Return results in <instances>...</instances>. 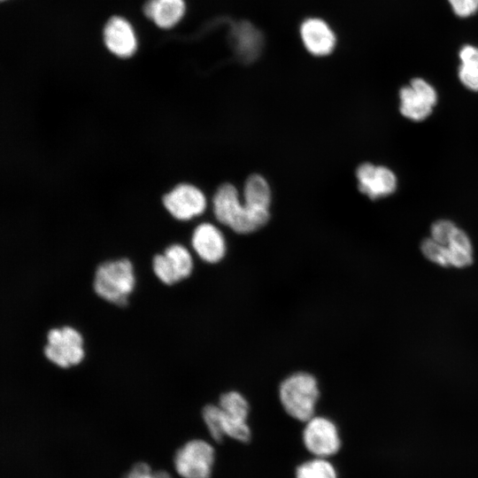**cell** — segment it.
Listing matches in <instances>:
<instances>
[{
  "label": "cell",
  "instance_id": "7",
  "mask_svg": "<svg viewBox=\"0 0 478 478\" xmlns=\"http://www.w3.org/2000/svg\"><path fill=\"white\" fill-rule=\"evenodd\" d=\"M218 405L224 436L247 443L251 433L247 423L250 406L244 396L235 390L225 392L220 396Z\"/></svg>",
  "mask_w": 478,
  "mask_h": 478
},
{
  "label": "cell",
  "instance_id": "13",
  "mask_svg": "<svg viewBox=\"0 0 478 478\" xmlns=\"http://www.w3.org/2000/svg\"><path fill=\"white\" fill-rule=\"evenodd\" d=\"M107 49L121 58L131 57L136 50V37L132 26L121 17H112L104 28Z\"/></svg>",
  "mask_w": 478,
  "mask_h": 478
},
{
  "label": "cell",
  "instance_id": "19",
  "mask_svg": "<svg viewBox=\"0 0 478 478\" xmlns=\"http://www.w3.org/2000/svg\"><path fill=\"white\" fill-rule=\"evenodd\" d=\"M150 267L160 282L168 286L179 282L167 258L161 251L150 257Z\"/></svg>",
  "mask_w": 478,
  "mask_h": 478
},
{
  "label": "cell",
  "instance_id": "11",
  "mask_svg": "<svg viewBox=\"0 0 478 478\" xmlns=\"http://www.w3.org/2000/svg\"><path fill=\"white\" fill-rule=\"evenodd\" d=\"M190 247L204 262H220L227 251L226 241L221 231L210 222L197 224L190 233Z\"/></svg>",
  "mask_w": 478,
  "mask_h": 478
},
{
  "label": "cell",
  "instance_id": "15",
  "mask_svg": "<svg viewBox=\"0 0 478 478\" xmlns=\"http://www.w3.org/2000/svg\"><path fill=\"white\" fill-rule=\"evenodd\" d=\"M243 198L249 207L269 212L271 190L266 180L257 173L250 175L244 183Z\"/></svg>",
  "mask_w": 478,
  "mask_h": 478
},
{
  "label": "cell",
  "instance_id": "14",
  "mask_svg": "<svg viewBox=\"0 0 478 478\" xmlns=\"http://www.w3.org/2000/svg\"><path fill=\"white\" fill-rule=\"evenodd\" d=\"M184 0H147L143 4L145 16L161 28L175 26L185 13Z\"/></svg>",
  "mask_w": 478,
  "mask_h": 478
},
{
  "label": "cell",
  "instance_id": "23",
  "mask_svg": "<svg viewBox=\"0 0 478 478\" xmlns=\"http://www.w3.org/2000/svg\"><path fill=\"white\" fill-rule=\"evenodd\" d=\"M456 228V225L449 220H436L431 226V238L446 245Z\"/></svg>",
  "mask_w": 478,
  "mask_h": 478
},
{
  "label": "cell",
  "instance_id": "10",
  "mask_svg": "<svg viewBox=\"0 0 478 478\" xmlns=\"http://www.w3.org/2000/svg\"><path fill=\"white\" fill-rule=\"evenodd\" d=\"M358 190L375 200L391 195L397 189L395 173L383 166L363 163L356 170Z\"/></svg>",
  "mask_w": 478,
  "mask_h": 478
},
{
  "label": "cell",
  "instance_id": "5",
  "mask_svg": "<svg viewBox=\"0 0 478 478\" xmlns=\"http://www.w3.org/2000/svg\"><path fill=\"white\" fill-rule=\"evenodd\" d=\"M45 358L57 366L67 368L78 365L84 358L83 338L70 326L53 328L46 335Z\"/></svg>",
  "mask_w": 478,
  "mask_h": 478
},
{
  "label": "cell",
  "instance_id": "25",
  "mask_svg": "<svg viewBox=\"0 0 478 478\" xmlns=\"http://www.w3.org/2000/svg\"><path fill=\"white\" fill-rule=\"evenodd\" d=\"M454 13L467 18L478 11V0H448Z\"/></svg>",
  "mask_w": 478,
  "mask_h": 478
},
{
  "label": "cell",
  "instance_id": "17",
  "mask_svg": "<svg viewBox=\"0 0 478 478\" xmlns=\"http://www.w3.org/2000/svg\"><path fill=\"white\" fill-rule=\"evenodd\" d=\"M450 266L465 267L473 262V247L467 234L457 227L446 244Z\"/></svg>",
  "mask_w": 478,
  "mask_h": 478
},
{
  "label": "cell",
  "instance_id": "8",
  "mask_svg": "<svg viewBox=\"0 0 478 478\" xmlns=\"http://www.w3.org/2000/svg\"><path fill=\"white\" fill-rule=\"evenodd\" d=\"M401 114L408 120L421 121L432 112L437 94L432 85L421 78H414L410 85L399 90Z\"/></svg>",
  "mask_w": 478,
  "mask_h": 478
},
{
  "label": "cell",
  "instance_id": "4",
  "mask_svg": "<svg viewBox=\"0 0 478 478\" xmlns=\"http://www.w3.org/2000/svg\"><path fill=\"white\" fill-rule=\"evenodd\" d=\"M161 205L167 215L181 223H189L203 215L207 208L204 191L195 183L181 181L163 193Z\"/></svg>",
  "mask_w": 478,
  "mask_h": 478
},
{
  "label": "cell",
  "instance_id": "21",
  "mask_svg": "<svg viewBox=\"0 0 478 478\" xmlns=\"http://www.w3.org/2000/svg\"><path fill=\"white\" fill-rule=\"evenodd\" d=\"M202 417L211 436L220 442L224 438L221 430L220 409L218 405H207L202 411Z\"/></svg>",
  "mask_w": 478,
  "mask_h": 478
},
{
  "label": "cell",
  "instance_id": "9",
  "mask_svg": "<svg viewBox=\"0 0 478 478\" xmlns=\"http://www.w3.org/2000/svg\"><path fill=\"white\" fill-rule=\"evenodd\" d=\"M303 442L309 452L317 458L335 454L341 447V439L335 424L328 418L313 416L306 421Z\"/></svg>",
  "mask_w": 478,
  "mask_h": 478
},
{
  "label": "cell",
  "instance_id": "12",
  "mask_svg": "<svg viewBox=\"0 0 478 478\" xmlns=\"http://www.w3.org/2000/svg\"><path fill=\"white\" fill-rule=\"evenodd\" d=\"M299 35L305 49L314 57H327L335 49L337 39L332 27L319 17L305 19Z\"/></svg>",
  "mask_w": 478,
  "mask_h": 478
},
{
  "label": "cell",
  "instance_id": "22",
  "mask_svg": "<svg viewBox=\"0 0 478 478\" xmlns=\"http://www.w3.org/2000/svg\"><path fill=\"white\" fill-rule=\"evenodd\" d=\"M459 78L461 83L472 91H478V62H460Z\"/></svg>",
  "mask_w": 478,
  "mask_h": 478
},
{
  "label": "cell",
  "instance_id": "16",
  "mask_svg": "<svg viewBox=\"0 0 478 478\" xmlns=\"http://www.w3.org/2000/svg\"><path fill=\"white\" fill-rule=\"evenodd\" d=\"M161 251L167 258L179 281L190 276L194 268V260L188 247L174 241L167 243Z\"/></svg>",
  "mask_w": 478,
  "mask_h": 478
},
{
  "label": "cell",
  "instance_id": "2",
  "mask_svg": "<svg viewBox=\"0 0 478 478\" xmlns=\"http://www.w3.org/2000/svg\"><path fill=\"white\" fill-rule=\"evenodd\" d=\"M216 220L238 234H250L269 220V212L258 211L239 201L236 188L230 183L220 185L212 197Z\"/></svg>",
  "mask_w": 478,
  "mask_h": 478
},
{
  "label": "cell",
  "instance_id": "20",
  "mask_svg": "<svg viewBox=\"0 0 478 478\" xmlns=\"http://www.w3.org/2000/svg\"><path fill=\"white\" fill-rule=\"evenodd\" d=\"M420 249L423 255L430 261L443 266H450L446 245L441 244L430 237L422 241Z\"/></svg>",
  "mask_w": 478,
  "mask_h": 478
},
{
  "label": "cell",
  "instance_id": "18",
  "mask_svg": "<svg viewBox=\"0 0 478 478\" xmlns=\"http://www.w3.org/2000/svg\"><path fill=\"white\" fill-rule=\"evenodd\" d=\"M296 478H337V474L329 461L315 457L297 466Z\"/></svg>",
  "mask_w": 478,
  "mask_h": 478
},
{
  "label": "cell",
  "instance_id": "1",
  "mask_svg": "<svg viewBox=\"0 0 478 478\" xmlns=\"http://www.w3.org/2000/svg\"><path fill=\"white\" fill-rule=\"evenodd\" d=\"M93 289L102 299L125 306L135 285V263L127 256L104 258L94 271Z\"/></svg>",
  "mask_w": 478,
  "mask_h": 478
},
{
  "label": "cell",
  "instance_id": "6",
  "mask_svg": "<svg viewBox=\"0 0 478 478\" xmlns=\"http://www.w3.org/2000/svg\"><path fill=\"white\" fill-rule=\"evenodd\" d=\"M214 455L213 447L206 441L190 440L176 451L175 470L182 478H210Z\"/></svg>",
  "mask_w": 478,
  "mask_h": 478
},
{
  "label": "cell",
  "instance_id": "24",
  "mask_svg": "<svg viewBox=\"0 0 478 478\" xmlns=\"http://www.w3.org/2000/svg\"><path fill=\"white\" fill-rule=\"evenodd\" d=\"M124 478H172L165 471H152L150 466L145 463L135 464Z\"/></svg>",
  "mask_w": 478,
  "mask_h": 478
},
{
  "label": "cell",
  "instance_id": "3",
  "mask_svg": "<svg viewBox=\"0 0 478 478\" xmlns=\"http://www.w3.org/2000/svg\"><path fill=\"white\" fill-rule=\"evenodd\" d=\"M319 397L318 382L309 373L292 374L279 387V398L283 409L299 421L306 422L314 416Z\"/></svg>",
  "mask_w": 478,
  "mask_h": 478
}]
</instances>
